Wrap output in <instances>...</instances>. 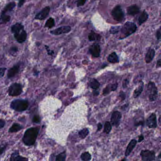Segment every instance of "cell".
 <instances>
[{"instance_id":"8992f818","label":"cell","mask_w":161,"mask_h":161,"mask_svg":"<svg viewBox=\"0 0 161 161\" xmlns=\"http://www.w3.org/2000/svg\"><path fill=\"white\" fill-rule=\"evenodd\" d=\"M22 91V86L19 83H14L9 87L8 93L10 97H17L21 94Z\"/></svg>"},{"instance_id":"7dc6e473","label":"cell","mask_w":161,"mask_h":161,"mask_svg":"<svg viewBox=\"0 0 161 161\" xmlns=\"http://www.w3.org/2000/svg\"><path fill=\"white\" fill-rule=\"evenodd\" d=\"M161 66V59H159L157 61V64H156V68H160Z\"/></svg>"},{"instance_id":"8fae6325","label":"cell","mask_w":161,"mask_h":161,"mask_svg":"<svg viewBox=\"0 0 161 161\" xmlns=\"http://www.w3.org/2000/svg\"><path fill=\"white\" fill-rule=\"evenodd\" d=\"M122 117L121 113L118 111L113 112L111 118V122H112V125L114 126H118L119 125Z\"/></svg>"},{"instance_id":"9c48e42d","label":"cell","mask_w":161,"mask_h":161,"mask_svg":"<svg viewBox=\"0 0 161 161\" xmlns=\"http://www.w3.org/2000/svg\"><path fill=\"white\" fill-rule=\"evenodd\" d=\"M51 8L50 6H46L42 9V10L37 13L35 17V19L37 20H44L46 19L48 16Z\"/></svg>"},{"instance_id":"44dd1931","label":"cell","mask_w":161,"mask_h":161,"mask_svg":"<svg viewBox=\"0 0 161 161\" xmlns=\"http://www.w3.org/2000/svg\"><path fill=\"white\" fill-rule=\"evenodd\" d=\"M149 15L146 10H143L141 13L138 18V23L139 25L140 26L145 23L149 19Z\"/></svg>"},{"instance_id":"f35d334b","label":"cell","mask_w":161,"mask_h":161,"mask_svg":"<svg viewBox=\"0 0 161 161\" xmlns=\"http://www.w3.org/2000/svg\"><path fill=\"white\" fill-rule=\"evenodd\" d=\"M6 68H0V77H2L4 76Z\"/></svg>"},{"instance_id":"4fadbf2b","label":"cell","mask_w":161,"mask_h":161,"mask_svg":"<svg viewBox=\"0 0 161 161\" xmlns=\"http://www.w3.org/2000/svg\"><path fill=\"white\" fill-rule=\"evenodd\" d=\"M16 40L19 44H22L25 42L27 38V33L26 31L23 29L21 32L17 34L14 35Z\"/></svg>"},{"instance_id":"2e32d148","label":"cell","mask_w":161,"mask_h":161,"mask_svg":"<svg viewBox=\"0 0 161 161\" xmlns=\"http://www.w3.org/2000/svg\"><path fill=\"white\" fill-rule=\"evenodd\" d=\"M10 29H11V32L13 34H17L21 32L22 30L24 29V27L21 23L18 22L12 26Z\"/></svg>"},{"instance_id":"d590c367","label":"cell","mask_w":161,"mask_h":161,"mask_svg":"<svg viewBox=\"0 0 161 161\" xmlns=\"http://www.w3.org/2000/svg\"><path fill=\"white\" fill-rule=\"evenodd\" d=\"M86 1V0H77V6L78 7L82 6L85 4Z\"/></svg>"},{"instance_id":"ba28073f","label":"cell","mask_w":161,"mask_h":161,"mask_svg":"<svg viewBox=\"0 0 161 161\" xmlns=\"http://www.w3.org/2000/svg\"><path fill=\"white\" fill-rule=\"evenodd\" d=\"M71 30V28L70 26H64L51 30L50 31V34L55 36H59L61 35L68 34L70 33Z\"/></svg>"},{"instance_id":"f1b7e54d","label":"cell","mask_w":161,"mask_h":161,"mask_svg":"<svg viewBox=\"0 0 161 161\" xmlns=\"http://www.w3.org/2000/svg\"><path fill=\"white\" fill-rule=\"evenodd\" d=\"M89 131L87 128H84L79 131V136L80 138L84 139L86 136H88L89 134Z\"/></svg>"},{"instance_id":"d6a6232c","label":"cell","mask_w":161,"mask_h":161,"mask_svg":"<svg viewBox=\"0 0 161 161\" xmlns=\"http://www.w3.org/2000/svg\"><path fill=\"white\" fill-rule=\"evenodd\" d=\"M120 29H121L120 26H113V27H111L109 32L111 34H116L117 33H119Z\"/></svg>"},{"instance_id":"f6af8a7d","label":"cell","mask_w":161,"mask_h":161,"mask_svg":"<svg viewBox=\"0 0 161 161\" xmlns=\"http://www.w3.org/2000/svg\"><path fill=\"white\" fill-rule=\"evenodd\" d=\"M129 81L128 79H125V80H124L123 82V88H126L127 86V85L128 84Z\"/></svg>"},{"instance_id":"e0dca14e","label":"cell","mask_w":161,"mask_h":161,"mask_svg":"<svg viewBox=\"0 0 161 161\" xmlns=\"http://www.w3.org/2000/svg\"><path fill=\"white\" fill-rule=\"evenodd\" d=\"M155 50L151 48L149 49L145 56V61L147 64L150 63L153 61L155 57Z\"/></svg>"},{"instance_id":"5bb4252c","label":"cell","mask_w":161,"mask_h":161,"mask_svg":"<svg viewBox=\"0 0 161 161\" xmlns=\"http://www.w3.org/2000/svg\"><path fill=\"white\" fill-rule=\"evenodd\" d=\"M20 69V65L19 64L15 65L13 67L9 69L7 73V77L8 79H10L15 76L16 75L19 73Z\"/></svg>"},{"instance_id":"9a60e30c","label":"cell","mask_w":161,"mask_h":161,"mask_svg":"<svg viewBox=\"0 0 161 161\" xmlns=\"http://www.w3.org/2000/svg\"><path fill=\"white\" fill-rule=\"evenodd\" d=\"M127 13L128 15L134 16L140 12V8L138 5L134 4L128 7L127 8Z\"/></svg>"},{"instance_id":"3957f363","label":"cell","mask_w":161,"mask_h":161,"mask_svg":"<svg viewBox=\"0 0 161 161\" xmlns=\"http://www.w3.org/2000/svg\"><path fill=\"white\" fill-rule=\"evenodd\" d=\"M29 106V103L27 100L16 99L12 102L10 108L16 112H22L27 110Z\"/></svg>"},{"instance_id":"30bf717a","label":"cell","mask_w":161,"mask_h":161,"mask_svg":"<svg viewBox=\"0 0 161 161\" xmlns=\"http://www.w3.org/2000/svg\"><path fill=\"white\" fill-rule=\"evenodd\" d=\"M101 47L99 44L95 43L90 46L89 48V52L94 57H98L100 55Z\"/></svg>"},{"instance_id":"4316f807","label":"cell","mask_w":161,"mask_h":161,"mask_svg":"<svg viewBox=\"0 0 161 161\" xmlns=\"http://www.w3.org/2000/svg\"><path fill=\"white\" fill-rule=\"evenodd\" d=\"M10 16L6 14H1L0 16V24H6L10 20Z\"/></svg>"},{"instance_id":"7a4b0ae2","label":"cell","mask_w":161,"mask_h":161,"mask_svg":"<svg viewBox=\"0 0 161 161\" xmlns=\"http://www.w3.org/2000/svg\"><path fill=\"white\" fill-rule=\"evenodd\" d=\"M137 26L132 22L127 21L121 29V36L120 39H124L136 32Z\"/></svg>"},{"instance_id":"ab89813d","label":"cell","mask_w":161,"mask_h":161,"mask_svg":"<svg viewBox=\"0 0 161 161\" xmlns=\"http://www.w3.org/2000/svg\"><path fill=\"white\" fill-rule=\"evenodd\" d=\"M26 1V0H19L18 4V8H20L22 7L25 3Z\"/></svg>"},{"instance_id":"ac0fdd59","label":"cell","mask_w":161,"mask_h":161,"mask_svg":"<svg viewBox=\"0 0 161 161\" xmlns=\"http://www.w3.org/2000/svg\"><path fill=\"white\" fill-rule=\"evenodd\" d=\"M28 160V159L27 158L20 156L18 151H16L13 153L10 158V161H25Z\"/></svg>"},{"instance_id":"7bdbcfd3","label":"cell","mask_w":161,"mask_h":161,"mask_svg":"<svg viewBox=\"0 0 161 161\" xmlns=\"http://www.w3.org/2000/svg\"><path fill=\"white\" fill-rule=\"evenodd\" d=\"M117 87H118V85H117V83L113 84V85H112V87H111V90L113 91H115V90L117 89Z\"/></svg>"},{"instance_id":"74e56055","label":"cell","mask_w":161,"mask_h":161,"mask_svg":"<svg viewBox=\"0 0 161 161\" xmlns=\"http://www.w3.org/2000/svg\"><path fill=\"white\" fill-rule=\"evenodd\" d=\"M156 38L158 40H160L161 38V27L159 28L158 29H157L156 31V34H155Z\"/></svg>"},{"instance_id":"bcb514c9","label":"cell","mask_w":161,"mask_h":161,"mask_svg":"<svg viewBox=\"0 0 161 161\" xmlns=\"http://www.w3.org/2000/svg\"><path fill=\"white\" fill-rule=\"evenodd\" d=\"M109 88H108V86H107L106 88L104 89V94L105 95V94H107L109 93Z\"/></svg>"},{"instance_id":"836d02e7","label":"cell","mask_w":161,"mask_h":161,"mask_svg":"<svg viewBox=\"0 0 161 161\" xmlns=\"http://www.w3.org/2000/svg\"><path fill=\"white\" fill-rule=\"evenodd\" d=\"M41 119L39 115H35L34 116L32 119V122L35 123H40Z\"/></svg>"},{"instance_id":"d6986e66","label":"cell","mask_w":161,"mask_h":161,"mask_svg":"<svg viewBox=\"0 0 161 161\" xmlns=\"http://www.w3.org/2000/svg\"><path fill=\"white\" fill-rule=\"evenodd\" d=\"M137 141L136 140H131V142H129V145L127 146V149L126 150L125 156H128L131 154L133 149H134L135 146L137 145Z\"/></svg>"},{"instance_id":"277c9868","label":"cell","mask_w":161,"mask_h":161,"mask_svg":"<svg viewBox=\"0 0 161 161\" xmlns=\"http://www.w3.org/2000/svg\"><path fill=\"white\" fill-rule=\"evenodd\" d=\"M111 15L113 19L116 21L122 22L124 19V12L122 7L119 5L116 6L112 10Z\"/></svg>"},{"instance_id":"681fc988","label":"cell","mask_w":161,"mask_h":161,"mask_svg":"<svg viewBox=\"0 0 161 161\" xmlns=\"http://www.w3.org/2000/svg\"><path fill=\"white\" fill-rule=\"evenodd\" d=\"M144 140V136L143 135H140V136L139 137V140H138V142H140L142 141V140Z\"/></svg>"},{"instance_id":"c3c4849f","label":"cell","mask_w":161,"mask_h":161,"mask_svg":"<svg viewBox=\"0 0 161 161\" xmlns=\"http://www.w3.org/2000/svg\"><path fill=\"white\" fill-rule=\"evenodd\" d=\"M97 127H98V131H100L101 129H102V124L101 123H99L97 125Z\"/></svg>"},{"instance_id":"484cf974","label":"cell","mask_w":161,"mask_h":161,"mask_svg":"<svg viewBox=\"0 0 161 161\" xmlns=\"http://www.w3.org/2000/svg\"><path fill=\"white\" fill-rule=\"evenodd\" d=\"M55 19L52 17H50L46 20L44 27L48 29H51L55 27Z\"/></svg>"},{"instance_id":"7402d4cb","label":"cell","mask_w":161,"mask_h":161,"mask_svg":"<svg viewBox=\"0 0 161 161\" xmlns=\"http://www.w3.org/2000/svg\"><path fill=\"white\" fill-rule=\"evenodd\" d=\"M88 38L90 41H100L101 39V36L97 33H95L94 31H92L89 34Z\"/></svg>"},{"instance_id":"6da1fadb","label":"cell","mask_w":161,"mask_h":161,"mask_svg":"<svg viewBox=\"0 0 161 161\" xmlns=\"http://www.w3.org/2000/svg\"><path fill=\"white\" fill-rule=\"evenodd\" d=\"M39 132V128L38 127H33L27 129L23 136L22 140L25 145L31 146L36 143L37 138Z\"/></svg>"},{"instance_id":"603a6c76","label":"cell","mask_w":161,"mask_h":161,"mask_svg":"<svg viewBox=\"0 0 161 161\" xmlns=\"http://www.w3.org/2000/svg\"><path fill=\"white\" fill-rule=\"evenodd\" d=\"M107 60L109 62L113 64L119 62V57L115 52H113L110 54L107 58Z\"/></svg>"},{"instance_id":"b9f144b4","label":"cell","mask_w":161,"mask_h":161,"mask_svg":"<svg viewBox=\"0 0 161 161\" xmlns=\"http://www.w3.org/2000/svg\"><path fill=\"white\" fill-rule=\"evenodd\" d=\"M5 125V122L4 120L0 119V129H2Z\"/></svg>"},{"instance_id":"5b68a950","label":"cell","mask_w":161,"mask_h":161,"mask_svg":"<svg viewBox=\"0 0 161 161\" xmlns=\"http://www.w3.org/2000/svg\"><path fill=\"white\" fill-rule=\"evenodd\" d=\"M147 92L150 101H153L156 100L158 95V90L154 83L149 82L147 85Z\"/></svg>"},{"instance_id":"ffe728a7","label":"cell","mask_w":161,"mask_h":161,"mask_svg":"<svg viewBox=\"0 0 161 161\" xmlns=\"http://www.w3.org/2000/svg\"><path fill=\"white\" fill-rule=\"evenodd\" d=\"M16 5V4L15 1H12L9 3L4 7L3 10L1 11V14H6L7 12H12L15 7Z\"/></svg>"},{"instance_id":"e575fe53","label":"cell","mask_w":161,"mask_h":161,"mask_svg":"<svg viewBox=\"0 0 161 161\" xmlns=\"http://www.w3.org/2000/svg\"><path fill=\"white\" fill-rule=\"evenodd\" d=\"M18 50H19V49H18V47H16V46H12L10 49V53L12 55H14L15 53L18 52Z\"/></svg>"},{"instance_id":"83f0119b","label":"cell","mask_w":161,"mask_h":161,"mask_svg":"<svg viewBox=\"0 0 161 161\" xmlns=\"http://www.w3.org/2000/svg\"><path fill=\"white\" fill-rule=\"evenodd\" d=\"M144 88V84L143 83L141 82V84L140 85V86H138V88L136 89V90H135L134 92V94H133V97H134L137 98L138 97H139L140 94L142 93L143 91Z\"/></svg>"},{"instance_id":"52a82bcc","label":"cell","mask_w":161,"mask_h":161,"mask_svg":"<svg viewBox=\"0 0 161 161\" xmlns=\"http://www.w3.org/2000/svg\"><path fill=\"white\" fill-rule=\"evenodd\" d=\"M140 156L142 160L144 161H152L155 160V155L153 151L149 150H142L140 153Z\"/></svg>"},{"instance_id":"8d00e7d4","label":"cell","mask_w":161,"mask_h":161,"mask_svg":"<svg viewBox=\"0 0 161 161\" xmlns=\"http://www.w3.org/2000/svg\"><path fill=\"white\" fill-rule=\"evenodd\" d=\"M44 47L46 48V50L47 51V53L49 55H53L54 54V52L53 50H51L49 48V47L48 46H46V45H45L44 46Z\"/></svg>"},{"instance_id":"1f68e13d","label":"cell","mask_w":161,"mask_h":161,"mask_svg":"<svg viewBox=\"0 0 161 161\" xmlns=\"http://www.w3.org/2000/svg\"><path fill=\"white\" fill-rule=\"evenodd\" d=\"M112 127L111 123L109 122H105L104 132H105L106 134H109L112 130Z\"/></svg>"},{"instance_id":"ee69618b","label":"cell","mask_w":161,"mask_h":161,"mask_svg":"<svg viewBox=\"0 0 161 161\" xmlns=\"http://www.w3.org/2000/svg\"><path fill=\"white\" fill-rule=\"evenodd\" d=\"M120 97L122 98V100H124L126 98L125 94L123 92H121V93L120 94Z\"/></svg>"},{"instance_id":"d4e9b609","label":"cell","mask_w":161,"mask_h":161,"mask_svg":"<svg viewBox=\"0 0 161 161\" xmlns=\"http://www.w3.org/2000/svg\"><path fill=\"white\" fill-rule=\"evenodd\" d=\"M89 85L90 88L95 90L97 89L100 86V83L95 79H91L89 82Z\"/></svg>"},{"instance_id":"cb8c5ba5","label":"cell","mask_w":161,"mask_h":161,"mask_svg":"<svg viewBox=\"0 0 161 161\" xmlns=\"http://www.w3.org/2000/svg\"><path fill=\"white\" fill-rule=\"evenodd\" d=\"M23 128V126L18 123H15L9 129L8 132L9 133H14L18 132Z\"/></svg>"},{"instance_id":"60d3db41","label":"cell","mask_w":161,"mask_h":161,"mask_svg":"<svg viewBox=\"0 0 161 161\" xmlns=\"http://www.w3.org/2000/svg\"><path fill=\"white\" fill-rule=\"evenodd\" d=\"M6 146H5V145L0 146V155H2L3 153L4 152L5 149H6Z\"/></svg>"},{"instance_id":"f907efd6","label":"cell","mask_w":161,"mask_h":161,"mask_svg":"<svg viewBox=\"0 0 161 161\" xmlns=\"http://www.w3.org/2000/svg\"><path fill=\"white\" fill-rule=\"evenodd\" d=\"M49 1H53V0H49Z\"/></svg>"},{"instance_id":"f546056e","label":"cell","mask_w":161,"mask_h":161,"mask_svg":"<svg viewBox=\"0 0 161 161\" xmlns=\"http://www.w3.org/2000/svg\"><path fill=\"white\" fill-rule=\"evenodd\" d=\"M81 160L84 161H88L91 160V155L88 152H84L81 155Z\"/></svg>"},{"instance_id":"7c38bea8","label":"cell","mask_w":161,"mask_h":161,"mask_svg":"<svg viewBox=\"0 0 161 161\" xmlns=\"http://www.w3.org/2000/svg\"><path fill=\"white\" fill-rule=\"evenodd\" d=\"M146 124L150 128H155L157 127V120L155 113H153L147 118L146 121Z\"/></svg>"},{"instance_id":"4dcf8cb0","label":"cell","mask_w":161,"mask_h":161,"mask_svg":"<svg viewBox=\"0 0 161 161\" xmlns=\"http://www.w3.org/2000/svg\"><path fill=\"white\" fill-rule=\"evenodd\" d=\"M66 154L65 151L61 153L56 156L55 160L56 161H64L66 160Z\"/></svg>"}]
</instances>
